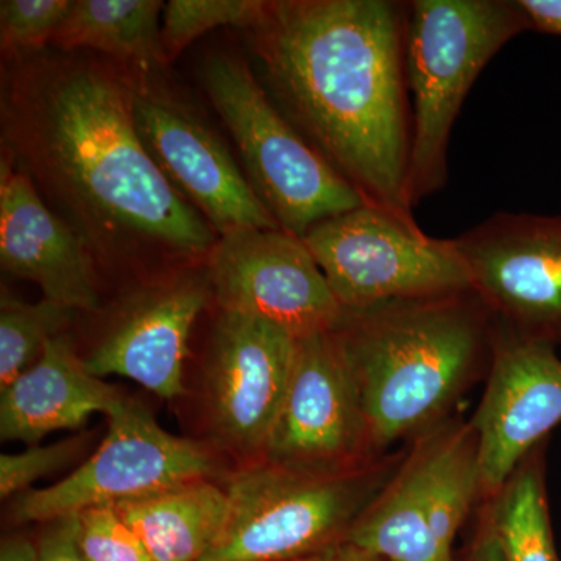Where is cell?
<instances>
[{
  "label": "cell",
  "mask_w": 561,
  "mask_h": 561,
  "mask_svg": "<svg viewBox=\"0 0 561 561\" xmlns=\"http://www.w3.org/2000/svg\"><path fill=\"white\" fill-rule=\"evenodd\" d=\"M408 11L390 0H272L247 32L280 113L365 201L413 219Z\"/></svg>",
  "instance_id": "obj_2"
},
{
  "label": "cell",
  "mask_w": 561,
  "mask_h": 561,
  "mask_svg": "<svg viewBox=\"0 0 561 561\" xmlns=\"http://www.w3.org/2000/svg\"><path fill=\"white\" fill-rule=\"evenodd\" d=\"M485 518L504 561H561L553 542L541 449L538 446L491 497Z\"/></svg>",
  "instance_id": "obj_21"
},
{
  "label": "cell",
  "mask_w": 561,
  "mask_h": 561,
  "mask_svg": "<svg viewBox=\"0 0 561 561\" xmlns=\"http://www.w3.org/2000/svg\"><path fill=\"white\" fill-rule=\"evenodd\" d=\"M210 300L206 265L146 284L122 302L116 320L84 357L88 370L102 379H131L162 400L183 397L191 331Z\"/></svg>",
  "instance_id": "obj_16"
},
{
  "label": "cell",
  "mask_w": 561,
  "mask_h": 561,
  "mask_svg": "<svg viewBox=\"0 0 561 561\" xmlns=\"http://www.w3.org/2000/svg\"><path fill=\"white\" fill-rule=\"evenodd\" d=\"M106 416V437L80 468L55 485L13 497L14 522L50 523L88 508L140 500L213 474V453L202 443L162 430L139 401L124 397Z\"/></svg>",
  "instance_id": "obj_9"
},
{
  "label": "cell",
  "mask_w": 561,
  "mask_h": 561,
  "mask_svg": "<svg viewBox=\"0 0 561 561\" xmlns=\"http://www.w3.org/2000/svg\"><path fill=\"white\" fill-rule=\"evenodd\" d=\"M133 94V66L46 51L13 58L0 106L2 154L94 260H206L219 236L140 142Z\"/></svg>",
  "instance_id": "obj_1"
},
{
  "label": "cell",
  "mask_w": 561,
  "mask_h": 561,
  "mask_svg": "<svg viewBox=\"0 0 561 561\" xmlns=\"http://www.w3.org/2000/svg\"><path fill=\"white\" fill-rule=\"evenodd\" d=\"M77 311L50 300L25 302L2 289L0 295V390L32 367L44 346L68 328Z\"/></svg>",
  "instance_id": "obj_22"
},
{
  "label": "cell",
  "mask_w": 561,
  "mask_h": 561,
  "mask_svg": "<svg viewBox=\"0 0 561 561\" xmlns=\"http://www.w3.org/2000/svg\"><path fill=\"white\" fill-rule=\"evenodd\" d=\"M297 561H389L376 553L365 551L359 546L348 540L332 542L327 548L311 553V556L302 557Z\"/></svg>",
  "instance_id": "obj_30"
},
{
  "label": "cell",
  "mask_w": 561,
  "mask_h": 561,
  "mask_svg": "<svg viewBox=\"0 0 561 561\" xmlns=\"http://www.w3.org/2000/svg\"><path fill=\"white\" fill-rule=\"evenodd\" d=\"M87 442L70 437L47 446H28L25 451L0 456V497L9 500L32 490L33 483L62 470L80 456Z\"/></svg>",
  "instance_id": "obj_26"
},
{
  "label": "cell",
  "mask_w": 561,
  "mask_h": 561,
  "mask_svg": "<svg viewBox=\"0 0 561 561\" xmlns=\"http://www.w3.org/2000/svg\"><path fill=\"white\" fill-rule=\"evenodd\" d=\"M205 265L219 312L268 321L295 341L335 331L345 316L308 245L280 228L220 236Z\"/></svg>",
  "instance_id": "obj_12"
},
{
  "label": "cell",
  "mask_w": 561,
  "mask_h": 561,
  "mask_svg": "<svg viewBox=\"0 0 561 561\" xmlns=\"http://www.w3.org/2000/svg\"><path fill=\"white\" fill-rule=\"evenodd\" d=\"M400 461L332 476L247 465L228 478L227 523L202 561H297L345 540Z\"/></svg>",
  "instance_id": "obj_6"
},
{
  "label": "cell",
  "mask_w": 561,
  "mask_h": 561,
  "mask_svg": "<svg viewBox=\"0 0 561 561\" xmlns=\"http://www.w3.org/2000/svg\"><path fill=\"white\" fill-rule=\"evenodd\" d=\"M72 0H2L0 44L13 58L43 51L68 16Z\"/></svg>",
  "instance_id": "obj_24"
},
{
  "label": "cell",
  "mask_w": 561,
  "mask_h": 561,
  "mask_svg": "<svg viewBox=\"0 0 561 561\" xmlns=\"http://www.w3.org/2000/svg\"><path fill=\"white\" fill-rule=\"evenodd\" d=\"M79 541L90 561H157L114 507L80 512Z\"/></svg>",
  "instance_id": "obj_25"
},
{
  "label": "cell",
  "mask_w": 561,
  "mask_h": 561,
  "mask_svg": "<svg viewBox=\"0 0 561 561\" xmlns=\"http://www.w3.org/2000/svg\"><path fill=\"white\" fill-rule=\"evenodd\" d=\"M122 398L117 387L88 370L68 335L61 334L0 390V437L35 446L54 432L79 430L94 413L108 415Z\"/></svg>",
  "instance_id": "obj_18"
},
{
  "label": "cell",
  "mask_w": 561,
  "mask_h": 561,
  "mask_svg": "<svg viewBox=\"0 0 561 561\" xmlns=\"http://www.w3.org/2000/svg\"><path fill=\"white\" fill-rule=\"evenodd\" d=\"M149 72L133 66V117L140 142L173 190L219 238L239 230H278L219 136L190 105L158 88Z\"/></svg>",
  "instance_id": "obj_11"
},
{
  "label": "cell",
  "mask_w": 561,
  "mask_h": 561,
  "mask_svg": "<svg viewBox=\"0 0 561 561\" xmlns=\"http://www.w3.org/2000/svg\"><path fill=\"white\" fill-rule=\"evenodd\" d=\"M460 561H504L500 545L485 516L479 524L478 534L472 538L471 545L465 549Z\"/></svg>",
  "instance_id": "obj_29"
},
{
  "label": "cell",
  "mask_w": 561,
  "mask_h": 561,
  "mask_svg": "<svg viewBox=\"0 0 561 561\" xmlns=\"http://www.w3.org/2000/svg\"><path fill=\"white\" fill-rule=\"evenodd\" d=\"M36 561H90L81 551L79 513L47 523L36 545Z\"/></svg>",
  "instance_id": "obj_27"
},
{
  "label": "cell",
  "mask_w": 561,
  "mask_h": 561,
  "mask_svg": "<svg viewBox=\"0 0 561 561\" xmlns=\"http://www.w3.org/2000/svg\"><path fill=\"white\" fill-rule=\"evenodd\" d=\"M261 0H171L161 16V47L165 65L214 28L249 31L260 20Z\"/></svg>",
  "instance_id": "obj_23"
},
{
  "label": "cell",
  "mask_w": 561,
  "mask_h": 561,
  "mask_svg": "<svg viewBox=\"0 0 561 561\" xmlns=\"http://www.w3.org/2000/svg\"><path fill=\"white\" fill-rule=\"evenodd\" d=\"M0 561H36V545L24 537H10L0 546Z\"/></svg>",
  "instance_id": "obj_31"
},
{
  "label": "cell",
  "mask_w": 561,
  "mask_h": 561,
  "mask_svg": "<svg viewBox=\"0 0 561 561\" xmlns=\"http://www.w3.org/2000/svg\"><path fill=\"white\" fill-rule=\"evenodd\" d=\"M531 24L519 2L415 0L409 3L405 83L412 94L411 208L446 183L454 122L479 73Z\"/></svg>",
  "instance_id": "obj_4"
},
{
  "label": "cell",
  "mask_w": 561,
  "mask_h": 561,
  "mask_svg": "<svg viewBox=\"0 0 561 561\" xmlns=\"http://www.w3.org/2000/svg\"><path fill=\"white\" fill-rule=\"evenodd\" d=\"M453 242L491 316L523 334L561 339V217L497 214Z\"/></svg>",
  "instance_id": "obj_14"
},
{
  "label": "cell",
  "mask_w": 561,
  "mask_h": 561,
  "mask_svg": "<svg viewBox=\"0 0 561 561\" xmlns=\"http://www.w3.org/2000/svg\"><path fill=\"white\" fill-rule=\"evenodd\" d=\"M490 316L474 291L345 311L334 334L378 453L445 421L493 350Z\"/></svg>",
  "instance_id": "obj_3"
},
{
  "label": "cell",
  "mask_w": 561,
  "mask_h": 561,
  "mask_svg": "<svg viewBox=\"0 0 561 561\" xmlns=\"http://www.w3.org/2000/svg\"><path fill=\"white\" fill-rule=\"evenodd\" d=\"M94 256L79 232L41 197L9 158H0V265L35 283L43 298L73 311L99 308Z\"/></svg>",
  "instance_id": "obj_17"
},
{
  "label": "cell",
  "mask_w": 561,
  "mask_h": 561,
  "mask_svg": "<svg viewBox=\"0 0 561 561\" xmlns=\"http://www.w3.org/2000/svg\"><path fill=\"white\" fill-rule=\"evenodd\" d=\"M202 83L247 180L284 231L302 239L321 221L367 205L280 113L249 62L219 51L203 65Z\"/></svg>",
  "instance_id": "obj_5"
},
{
  "label": "cell",
  "mask_w": 561,
  "mask_h": 561,
  "mask_svg": "<svg viewBox=\"0 0 561 561\" xmlns=\"http://www.w3.org/2000/svg\"><path fill=\"white\" fill-rule=\"evenodd\" d=\"M297 341L276 324L219 312L205 365L210 430L224 448L261 460L289 386Z\"/></svg>",
  "instance_id": "obj_15"
},
{
  "label": "cell",
  "mask_w": 561,
  "mask_h": 561,
  "mask_svg": "<svg viewBox=\"0 0 561 561\" xmlns=\"http://www.w3.org/2000/svg\"><path fill=\"white\" fill-rule=\"evenodd\" d=\"M531 28L561 36V0H519Z\"/></svg>",
  "instance_id": "obj_28"
},
{
  "label": "cell",
  "mask_w": 561,
  "mask_h": 561,
  "mask_svg": "<svg viewBox=\"0 0 561 561\" xmlns=\"http://www.w3.org/2000/svg\"><path fill=\"white\" fill-rule=\"evenodd\" d=\"M302 241L346 312L472 291L453 241L432 239L411 217L373 203L321 221Z\"/></svg>",
  "instance_id": "obj_8"
},
{
  "label": "cell",
  "mask_w": 561,
  "mask_h": 561,
  "mask_svg": "<svg viewBox=\"0 0 561 561\" xmlns=\"http://www.w3.org/2000/svg\"><path fill=\"white\" fill-rule=\"evenodd\" d=\"M334 331L297 341L286 397L261 460L308 474H343L378 457Z\"/></svg>",
  "instance_id": "obj_10"
},
{
  "label": "cell",
  "mask_w": 561,
  "mask_h": 561,
  "mask_svg": "<svg viewBox=\"0 0 561 561\" xmlns=\"http://www.w3.org/2000/svg\"><path fill=\"white\" fill-rule=\"evenodd\" d=\"M160 0H76L51 39L62 51L95 50L122 65L153 70L165 65Z\"/></svg>",
  "instance_id": "obj_20"
},
{
  "label": "cell",
  "mask_w": 561,
  "mask_h": 561,
  "mask_svg": "<svg viewBox=\"0 0 561 561\" xmlns=\"http://www.w3.org/2000/svg\"><path fill=\"white\" fill-rule=\"evenodd\" d=\"M157 561H202L228 518L227 491L208 479L114 505Z\"/></svg>",
  "instance_id": "obj_19"
},
{
  "label": "cell",
  "mask_w": 561,
  "mask_h": 561,
  "mask_svg": "<svg viewBox=\"0 0 561 561\" xmlns=\"http://www.w3.org/2000/svg\"><path fill=\"white\" fill-rule=\"evenodd\" d=\"M553 343L507 324L494 332L489 379L470 421L489 500L561 423V359Z\"/></svg>",
  "instance_id": "obj_13"
},
{
  "label": "cell",
  "mask_w": 561,
  "mask_h": 561,
  "mask_svg": "<svg viewBox=\"0 0 561 561\" xmlns=\"http://www.w3.org/2000/svg\"><path fill=\"white\" fill-rule=\"evenodd\" d=\"M482 496L478 435L445 420L419 435L345 540L389 561H454V541Z\"/></svg>",
  "instance_id": "obj_7"
}]
</instances>
